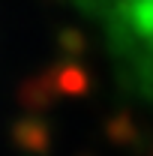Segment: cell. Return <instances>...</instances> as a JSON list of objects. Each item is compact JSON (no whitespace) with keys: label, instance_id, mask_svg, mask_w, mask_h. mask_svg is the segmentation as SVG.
Segmentation results:
<instances>
[{"label":"cell","instance_id":"cell-1","mask_svg":"<svg viewBox=\"0 0 153 156\" xmlns=\"http://www.w3.org/2000/svg\"><path fill=\"white\" fill-rule=\"evenodd\" d=\"M114 81L153 111V0H72Z\"/></svg>","mask_w":153,"mask_h":156}]
</instances>
